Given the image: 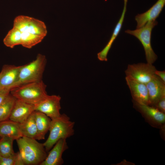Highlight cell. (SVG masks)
Segmentation results:
<instances>
[{
	"label": "cell",
	"mask_w": 165,
	"mask_h": 165,
	"mask_svg": "<svg viewBox=\"0 0 165 165\" xmlns=\"http://www.w3.org/2000/svg\"><path fill=\"white\" fill-rule=\"evenodd\" d=\"M22 66L4 65L0 72V88L11 90L17 82Z\"/></svg>",
	"instance_id": "obj_10"
},
{
	"label": "cell",
	"mask_w": 165,
	"mask_h": 165,
	"mask_svg": "<svg viewBox=\"0 0 165 165\" xmlns=\"http://www.w3.org/2000/svg\"><path fill=\"white\" fill-rule=\"evenodd\" d=\"M156 70L152 64L140 63L128 64L125 72L126 77L146 84L153 77Z\"/></svg>",
	"instance_id": "obj_7"
},
{
	"label": "cell",
	"mask_w": 165,
	"mask_h": 165,
	"mask_svg": "<svg viewBox=\"0 0 165 165\" xmlns=\"http://www.w3.org/2000/svg\"><path fill=\"white\" fill-rule=\"evenodd\" d=\"M13 27L20 31L30 33L43 38L47 33L46 27L43 21L33 17L20 15L13 21Z\"/></svg>",
	"instance_id": "obj_6"
},
{
	"label": "cell",
	"mask_w": 165,
	"mask_h": 165,
	"mask_svg": "<svg viewBox=\"0 0 165 165\" xmlns=\"http://www.w3.org/2000/svg\"><path fill=\"white\" fill-rule=\"evenodd\" d=\"M146 85L148 92V105L153 107L160 100L165 96V83L155 74Z\"/></svg>",
	"instance_id": "obj_11"
},
{
	"label": "cell",
	"mask_w": 165,
	"mask_h": 165,
	"mask_svg": "<svg viewBox=\"0 0 165 165\" xmlns=\"http://www.w3.org/2000/svg\"><path fill=\"white\" fill-rule=\"evenodd\" d=\"M46 86L42 80L29 83L15 87L10 91L16 98L34 105L38 104L48 96Z\"/></svg>",
	"instance_id": "obj_3"
},
{
	"label": "cell",
	"mask_w": 165,
	"mask_h": 165,
	"mask_svg": "<svg viewBox=\"0 0 165 165\" xmlns=\"http://www.w3.org/2000/svg\"><path fill=\"white\" fill-rule=\"evenodd\" d=\"M156 75L158 76L165 83V71L156 70L155 72Z\"/></svg>",
	"instance_id": "obj_27"
},
{
	"label": "cell",
	"mask_w": 165,
	"mask_h": 165,
	"mask_svg": "<svg viewBox=\"0 0 165 165\" xmlns=\"http://www.w3.org/2000/svg\"><path fill=\"white\" fill-rule=\"evenodd\" d=\"M35 107L34 105L16 99L9 119L21 123L35 111Z\"/></svg>",
	"instance_id": "obj_13"
},
{
	"label": "cell",
	"mask_w": 165,
	"mask_h": 165,
	"mask_svg": "<svg viewBox=\"0 0 165 165\" xmlns=\"http://www.w3.org/2000/svg\"><path fill=\"white\" fill-rule=\"evenodd\" d=\"M34 111L19 125L23 136L36 139L37 132Z\"/></svg>",
	"instance_id": "obj_19"
},
{
	"label": "cell",
	"mask_w": 165,
	"mask_h": 165,
	"mask_svg": "<svg viewBox=\"0 0 165 165\" xmlns=\"http://www.w3.org/2000/svg\"><path fill=\"white\" fill-rule=\"evenodd\" d=\"M127 2V0H124V5L122 13L114 28L110 39L104 48L97 53V58L100 61H107L108 60L107 56L108 52L121 29L126 11Z\"/></svg>",
	"instance_id": "obj_16"
},
{
	"label": "cell",
	"mask_w": 165,
	"mask_h": 165,
	"mask_svg": "<svg viewBox=\"0 0 165 165\" xmlns=\"http://www.w3.org/2000/svg\"><path fill=\"white\" fill-rule=\"evenodd\" d=\"M10 91L9 89L0 88V105L9 94Z\"/></svg>",
	"instance_id": "obj_26"
},
{
	"label": "cell",
	"mask_w": 165,
	"mask_h": 165,
	"mask_svg": "<svg viewBox=\"0 0 165 165\" xmlns=\"http://www.w3.org/2000/svg\"><path fill=\"white\" fill-rule=\"evenodd\" d=\"M43 38L30 33L21 32V45L25 48L30 49L40 42Z\"/></svg>",
	"instance_id": "obj_22"
},
{
	"label": "cell",
	"mask_w": 165,
	"mask_h": 165,
	"mask_svg": "<svg viewBox=\"0 0 165 165\" xmlns=\"http://www.w3.org/2000/svg\"><path fill=\"white\" fill-rule=\"evenodd\" d=\"M158 24L155 20L147 22L142 27L134 30H127L125 32L136 37L142 44L145 52L147 63L152 64L157 60V55L152 48L151 39L153 28Z\"/></svg>",
	"instance_id": "obj_5"
},
{
	"label": "cell",
	"mask_w": 165,
	"mask_h": 165,
	"mask_svg": "<svg viewBox=\"0 0 165 165\" xmlns=\"http://www.w3.org/2000/svg\"><path fill=\"white\" fill-rule=\"evenodd\" d=\"M37 129L36 140H43L49 131L51 119L44 113L36 111H34Z\"/></svg>",
	"instance_id": "obj_18"
},
{
	"label": "cell",
	"mask_w": 165,
	"mask_h": 165,
	"mask_svg": "<svg viewBox=\"0 0 165 165\" xmlns=\"http://www.w3.org/2000/svg\"><path fill=\"white\" fill-rule=\"evenodd\" d=\"M125 79L132 100L140 104L148 105V92L146 84L126 76Z\"/></svg>",
	"instance_id": "obj_12"
},
{
	"label": "cell",
	"mask_w": 165,
	"mask_h": 165,
	"mask_svg": "<svg viewBox=\"0 0 165 165\" xmlns=\"http://www.w3.org/2000/svg\"><path fill=\"white\" fill-rule=\"evenodd\" d=\"M46 62L45 56L38 54L35 60L22 65L18 80L13 88L23 84L42 80Z\"/></svg>",
	"instance_id": "obj_4"
},
{
	"label": "cell",
	"mask_w": 165,
	"mask_h": 165,
	"mask_svg": "<svg viewBox=\"0 0 165 165\" xmlns=\"http://www.w3.org/2000/svg\"><path fill=\"white\" fill-rule=\"evenodd\" d=\"M16 141L24 165H40L46 159L47 154L43 143L25 136Z\"/></svg>",
	"instance_id": "obj_1"
},
{
	"label": "cell",
	"mask_w": 165,
	"mask_h": 165,
	"mask_svg": "<svg viewBox=\"0 0 165 165\" xmlns=\"http://www.w3.org/2000/svg\"><path fill=\"white\" fill-rule=\"evenodd\" d=\"M68 148L66 139H61L54 145L45 160L40 165H61L63 164V152Z\"/></svg>",
	"instance_id": "obj_14"
},
{
	"label": "cell",
	"mask_w": 165,
	"mask_h": 165,
	"mask_svg": "<svg viewBox=\"0 0 165 165\" xmlns=\"http://www.w3.org/2000/svg\"><path fill=\"white\" fill-rule=\"evenodd\" d=\"M153 107L165 114V96L160 100Z\"/></svg>",
	"instance_id": "obj_25"
},
{
	"label": "cell",
	"mask_w": 165,
	"mask_h": 165,
	"mask_svg": "<svg viewBox=\"0 0 165 165\" xmlns=\"http://www.w3.org/2000/svg\"><path fill=\"white\" fill-rule=\"evenodd\" d=\"M0 165H24L19 152L8 156L0 155Z\"/></svg>",
	"instance_id": "obj_24"
},
{
	"label": "cell",
	"mask_w": 165,
	"mask_h": 165,
	"mask_svg": "<svg viewBox=\"0 0 165 165\" xmlns=\"http://www.w3.org/2000/svg\"><path fill=\"white\" fill-rule=\"evenodd\" d=\"M21 32L13 27L8 32L3 39V43L6 46L12 48L15 46L21 45Z\"/></svg>",
	"instance_id": "obj_21"
},
{
	"label": "cell",
	"mask_w": 165,
	"mask_h": 165,
	"mask_svg": "<svg viewBox=\"0 0 165 165\" xmlns=\"http://www.w3.org/2000/svg\"><path fill=\"white\" fill-rule=\"evenodd\" d=\"M133 108L140 112L146 122L152 127L160 128L165 125V114L157 108L132 100Z\"/></svg>",
	"instance_id": "obj_8"
},
{
	"label": "cell",
	"mask_w": 165,
	"mask_h": 165,
	"mask_svg": "<svg viewBox=\"0 0 165 165\" xmlns=\"http://www.w3.org/2000/svg\"><path fill=\"white\" fill-rule=\"evenodd\" d=\"M61 97L59 95H48L42 101L35 106V111L41 112L53 119L60 116Z\"/></svg>",
	"instance_id": "obj_9"
},
{
	"label": "cell",
	"mask_w": 165,
	"mask_h": 165,
	"mask_svg": "<svg viewBox=\"0 0 165 165\" xmlns=\"http://www.w3.org/2000/svg\"><path fill=\"white\" fill-rule=\"evenodd\" d=\"M16 99L10 93L0 105V122L9 119Z\"/></svg>",
	"instance_id": "obj_20"
},
{
	"label": "cell",
	"mask_w": 165,
	"mask_h": 165,
	"mask_svg": "<svg viewBox=\"0 0 165 165\" xmlns=\"http://www.w3.org/2000/svg\"><path fill=\"white\" fill-rule=\"evenodd\" d=\"M13 138L9 137H4L0 138V155L8 156L15 153L13 148Z\"/></svg>",
	"instance_id": "obj_23"
},
{
	"label": "cell",
	"mask_w": 165,
	"mask_h": 165,
	"mask_svg": "<svg viewBox=\"0 0 165 165\" xmlns=\"http://www.w3.org/2000/svg\"><path fill=\"white\" fill-rule=\"evenodd\" d=\"M19 123L9 119L0 122V137L11 138L14 140L21 137Z\"/></svg>",
	"instance_id": "obj_17"
},
{
	"label": "cell",
	"mask_w": 165,
	"mask_h": 165,
	"mask_svg": "<svg viewBox=\"0 0 165 165\" xmlns=\"http://www.w3.org/2000/svg\"><path fill=\"white\" fill-rule=\"evenodd\" d=\"M165 125L163 126L162 127H161L160 129V132L161 133L160 135H161V137H162V138L164 139V137L165 136H164V134H165Z\"/></svg>",
	"instance_id": "obj_28"
},
{
	"label": "cell",
	"mask_w": 165,
	"mask_h": 165,
	"mask_svg": "<svg viewBox=\"0 0 165 165\" xmlns=\"http://www.w3.org/2000/svg\"><path fill=\"white\" fill-rule=\"evenodd\" d=\"M75 122L65 114L51 119L48 138L43 143L46 152L49 151L56 143L61 139H66L74 134Z\"/></svg>",
	"instance_id": "obj_2"
},
{
	"label": "cell",
	"mask_w": 165,
	"mask_h": 165,
	"mask_svg": "<svg viewBox=\"0 0 165 165\" xmlns=\"http://www.w3.org/2000/svg\"><path fill=\"white\" fill-rule=\"evenodd\" d=\"M165 5V0H158L148 10L138 14L135 17L137 23L136 28L145 25L148 21L155 20L158 17Z\"/></svg>",
	"instance_id": "obj_15"
}]
</instances>
